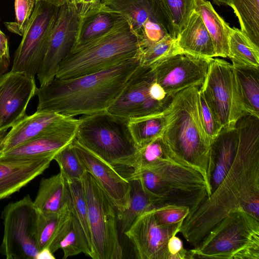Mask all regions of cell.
<instances>
[{"mask_svg": "<svg viewBox=\"0 0 259 259\" xmlns=\"http://www.w3.org/2000/svg\"><path fill=\"white\" fill-rule=\"evenodd\" d=\"M72 144L85 171L96 180L117 211L127 209L130 204V182L110 164L80 144L75 138Z\"/></svg>", "mask_w": 259, "mask_h": 259, "instance_id": "cell-18", "label": "cell"}, {"mask_svg": "<svg viewBox=\"0 0 259 259\" xmlns=\"http://www.w3.org/2000/svg\"><path fill=\"white\" fill-rule=\"evenodd\" d=\"M234 68L244 111L247 114L259 117L258 68L234 67Z\"/></svg>", "mask_w": 259, "mask_h": 259, "instance_id": "cell-31", "label": "cell"}, {"mask_svg": "<svg viewBox=\"0 0 259 259\" xmlns=\"http://www.w3.org/2000/svg\"><path fill=\"white\" fill-rule=\"evenodd\" d=\"M0 56L10 60L8 40L6 35L0 30Z\"/></svg>", "mask_w": 259, "mask_h": 259, "instance_id": "cell-45", "label": "cell"}, {"mask_svg": "<svg viewBox=\"0 0 259 259\" xmlns=\"http://www.w3.org/2000/svg\"><path fill=\"white\" fill-rule=\"evenodd\" d=\"M130 182L131 189L129 206L124 211H117V221L122 234L142 214L158 207L154 198L144 189L139 180Z\"/></svg>", "mask_w": 259, "mask_h": 259, "instance_id": "cell-29", "label": "cell"}, {"mask_svg": "<svg viewBox=\"0 0 259 259\" xmlns=\"http://www.w3.org/2000/svg\"><path fill=\"white\" fill-rule=\"evenodd\" d=\"M102 3L126 19L138 37L142 51L168 35L159 18L154 0H102Z\"/></svg>", "mask_w": 259, "mask_h": 259, "instance_id": "cell-16", "label": "cell"}, {"mask_svg": "<svg viewBox=\"0 0 259 259\" xmlns=\"http://www.w3.org/2000/svg\"><path fill=\"white\" fill-rule=\"evenodd\" d=\"M142 47L130 24L71 51L55 77L70 79L114 67L140 57Z\"/></svg>", "mask_w": 259, "mask_h": 259, "instance_id": "cell-7", "label": "cell"}, {"mask_svg": "<svg viewBox=\"0 0 259 259\" xmlns=\"http://www.w3.org/2000/svg\"><path fill=\"white\" fill-rule=\"evenodd\" d=\"M218 5H225L229 6V0H213Z\"/></svg>", "mask_w": 259, "mask_h": 259, "instance_id": "cell-49", "label": "cell"}, {"mask_svg": "<svg viewBox=\"0 0 259 259\" xmlns=\"http://www.w3.org/2000/svg\"><path fill=\"white\" fill-rule=\"evenodd\" d=\"M155 80L151 65L140 64L107 111L128 118L163 113L174 96L161 101L152 99L149 91Z\"/></svg>", "mask_w": 259, "mask_h": 259, "instance_id": "cell-13", "label": "cell"}, {"mask_svg": "<svg viewBox=\"0 0 259 259\" xmlns=\"http://www.w3.org/2000/svg\"><path fill=\"white\" fill-rule=\"evenodd\" d=\"M196 0H154L159 18L168 35L177 38L195 10Z\"/></svg>", "mask_w": 259, "mask_h": 259, "instance_id": "cell-27", "label": "cell"}, {"mask_svg": "<svg viewBox=\"0 0 259 259\" xmlns=\"http://www.w3.org/2000/svg\"><path fill=\"white\" fill-rule=\"evenodd\" d=\"M228 47V58L234 67H259V47L240 29L229 26Z\"/></svg>", "mask_w": 259, "mask_h": 259, "instance_id": "cell-30", "label": "cell"}, {"mask_svg": "<svg viewBox=\"0 0 259 259\" xmlns=\"http://www.w3.org/2000/svg\"><path fill=\"white\" fill-rule=\"evenodd\" d=\"M200 87H189L175 95L164 112L166 125L161 137L178 163L202 175L210 192L208 167L211 141L200 115Z\"/></svg>", "mask_w": 259, "mask_h": 259, "instance_id": "cell-3", "label": "cell"}, {"mask_svg": "<svg viewBox=\"0 0 259 259\" xmlns=\"http://www.w3.org/2000/svg\"><path fill=\"white\" fill-rule=\"evenodd\" d=\"M168 259H188V251L182 240L176 235L172 236L167 243Z\"/></svg>", "mask_w": 259, "mask_h": 259, "instance_id": "cell-42", "label": "cell"}, {"mask_svg": "<svg viewBox=\"0 0 259 259\" xmlns=\"http://www.w3.org/2000/svg\"><path fill=\"white\" fill-rule=\"evenodd\" d=\"M158 223L163 227H170L183 224L189 214L188 207L176 205H163L154 209Z\"/></svg>", "mask_w": 259, "mask_h": 259, "instance_id": "cell-40", "label": "cell"}, {"mask_svg": "<svg viewBox=\"0 0 259 259\" xmlns=\"http://www.w3.org/2000/svg\"><path fill=\"white\" fill-rule=\"evenodd\" d=\"M235 127L239 142L233 164L218 188L181 227L180 232L193 247L235 210L259 220V117L245 114Z\"/></svg>", "mask_w": 259, "mask_h": 259, "instance_id": "cell-1", "label": "cell"}, {"mask_svg": "<svg viewBox=\"0 0 259 259\" xmlns=\"http://www.w3.org/2000/svg\"><path fill=\"white\" fill-rule=\"evenodd\" d=\"M177 41L181 53L204 58L217 57L211 37L200 14L195 11Z\"/></svg>", "mask_w": 259, "mask_h": 259, "instance_id": "cell-25", "label": "cell"}, {"mask_svg": "<svg viewBox=\"0 0 259 259\" xmlns=\"http://www.w3.org/2000/svg\"><path fill=\"white\" fill-rule=\"evenodd\" d=\"M188 258L259 259V220L238 209L217 223Z\"/></svg>", "mask_w": 259, "mask_h": 259, "instance_id": "cell-6", "label": "cell"}, {"mask_svg": "<svg viewBox=\"0 0 259 259\" xmlns=\"http://www.w3.org/2000/svg\"><path fill=\"white\" fill-rule=\"evenodd\" d=\"M72 143L59 151L53 159L58 163L60 172L66 182L81 180L85 172Z\"/></svg>", "mask_w": 259, "mask_h": 259, "instance_id": "cell-36", "label": "cell"}, {"mask_svg": "<svg viewBox=\"0 0 259 259\" xmlns=\"http://www.w3.org/2000/svg\"><path fill=\"white\" fill-rule=\"evenodd\" d=\"M154 209L139 216L124 233L132 243L138 259H168V240L180 232L182 225L161 226L155 219Z\"/></svg>", "mask_w": 259, "mask_h": 259, "instance_id": "cell-15", "label": "cell"}, {"mask_svg": "<svg viewBox=\"0 0 259 259\" xmlns=\"http://www.w3.org/2000/svg\"><path fill=\"white\" fill-rule=\"evenodd\" d=\"M40 258L55 259V257L49 249L45 248L41 250L38 253L37 259Z\"/></svg>", "mask_w": 259, "mask_h": 259, "instance_id": "cell-47", "label": "cell"}, {"mask_svg": "<svg viewBox=\"0 0 259 259\" xmlns=\"http://www.w3.org/2000/svg\"><path fill=\"white\" fill-rule=\"evenodd\" d=\"M35 1H41L48 3L52 4L53 5L60 7L66 3H67L69 0H35Z\"/></svg>", "mask_w": 259, "mask_h": 259, "instance_id": "cell-48", "label": "cell"}, {"mask_svg": "<svg viewBox=\"0 0 259 259\" xmlns=\"http://www.w3.org/2000/svg\"><path fill=\"white\" fill-rule=\"evenodd\" d=\"M79 121V119L70 117L39 136L0 153V159L21 160L54 157L59 151L73 141Z\"/></svg>", "mask_w": 259, "mask_h": 259, "instance_id": "cell-19", "label": "cell"}, {"mask_svg": "<svg viewBox=\"0 0 259 259\" xmlns=\"http://www.w3.org/2000/svg\"><path fill=\"white\" fill-rule=\"evenodd\" d=\"M126 179L139 180L158 207H188L190 213L186 219L210 195L209 187L198 171L173 161H161L151 167L133 171Z\"/></svg>", "mask_w": 259, "mask_h": 259, "instance_id": "cell-4", "label": "cell"}, {"mask_svg": "<svg viewBox=\"0 0 259 259\" xmlns=\"http://www.w3.org/2000/svg\"><path fill=\"white\" fill-rule=\"evenodd\" d=\"M37 212L29 194L7 204L2 218L4 234L0 251L8 259H37Z\"/></svg>", "mask_w": 259, "mask_h": 259, "instance_id": "cell-11", "label": "cell"}, {"mask_svg": "<svg viewBox=\"0 0 259 259\" xmlns=\"http://www.w3.org/2000/svg\"><path fill=\"white\" fill-rule=\"evenodd\" d=\"M35 0H15V21L5 22L11 32L22 36L33 12Z\"/></svg>", "mask_w": 259, "mask_h": 259, "instance_id": "cell-39", "label": "cell"}, {"mask_svg": "<svg viewBox=\"0 0 259 259\" xmlns=\"http://www.w3.org/2000/svg\"><path fill=\"white\" fill-rule=\"evenodd\" d=\"M238 142L239 135L235 126L223 128L211 142L208 167L211 194L218 188L233 164Z\"/></svg>", "mask_w": 259, "mask_h": 259, "instance_id": "cell-21", "label": "cell"}, {"mask_svg": "<svg viewBox=\"0 0 259 259\" xmlns=\"http://www.w3.org/2000/svg\"><path fill=\"white\" fill-rule=\"evenodd\" d=\"M10 63V60L5 59L0 56V76L8 71Z\"/></svg>", "mask_w": 259, "mask_h": 259, "instance_id": "cell-46", "label": "cell"}, {"mask_svg": "<svg viewBox=\"0 0 259 259\" xmlns=\"http://www.w3.org/2000/svg\"><path fill=\"white\" fill-rule=\"evenodd\" d=\"M200 90L223 128L235 126L247 113L240 99L234 67L225 60L212 58Z\"/></svg>", "mask_w": 259, "mask_h": 259, "instance_id": "cell-10", "label": "cell"}, {"mask_svg": "<svg viewBox=\"0 0 259 259\" xmlns=\"http://www.w3.org/2000/svg\"><path fill=\"white\" fill-rule=\"evenodd\" d=\"M140 65V57L102 71L70 79L55 77L37 88L36 112L68 117L107 111Z\"/></svg>", "mask_w": 259, "mask_h": 259, "instance_id": "cell-2", "label": "cell"}, {"mask_svg": "<svg viewBox=\"0 0 259 259\" xmlns=\"http://www.w3.org/2000/svg\"><path fill=\"white\" fill-rule=\"evenodd\" d=\"M164 161L178 163L162 137L160 136L139 148L132 172L151 167Z\"/></svg>", "mask_w": 259, "mask_h": 259, "instance_id": "cell-35", "label": "cell"}, {"mask_svg": "<svg viewBox=\"0 0 259 259\" xmlns=\"http://www.w3.org/2000/svg\"><path fill=\"white\" fill-rule=\"evenodd\" d=\"M36 89L34 77L24 73L11 71L0 76V132L7 131L26 115Z\"/></svg>", "mask_w": 259, "mask_h": 259, "instance_id": "cell-17", "label": "cell"}, {"mask_svg": "<svg viewBox=\"0 0 259 259\" xmlns=\"http://www.w3.org/2000/svg\"><path fill=\"white\" fill-rule=\"evenodd\" d=\"M66 182L70 194L72 211L81 225L91 249L88 205L81 180H75Z\"/></svg>", "mask_w": 259, "mask_h": 259, "instance_id": "cell-37", "label": "cell"}, {"mask_svg": "<svg viewBox=\"0 0 259 259\" xmlns=\"http://www.w3.org/2000/svg\"><path fill=\"white\" fill-rule=\"evenodd\" d=\"M36 212L35 236L39 252L48 248L54 253L59 249V243L70 222L72 216L70 198L58 213L44 214L37 210Z\"/></svg>", "mask_w": 259, "mask_h": 259, "instance_id": "cell-24", "label": "cell"}, {"mask_svg": "<svg viewBox=\"0 0 259 259\" xmlns=\"http://www.w3.org/2000/svg\"><path fill=\"white\" fill-rule=\"evenodd\" d=\"M181 53L177 38L169 35L144 49L140 56V64L150 66L164 58Z\"/></svg>", "mask_w": 259, "mask_h": 259, "instance_id": "cell-38", "label": "cell"}, {"mask_svg": "<svg viewBox=\"0 0 259 259\" xmlns=\"http://www.w3.org/2000/svg\"><path fill=\"white\" fill-rule=\"evenodd\" d=\"M79 7L81 15H84L99 8L102 0H72Z\"/></svg>", "mask_w": 259, "mask_h": 259, "instance_id": "cell-43", "label": "cell"}, {"mask_svg": "<svg viewBox=\"0 0 259 259\" xmlns=\"http://www.w3.org/2000/svg\"><path fill=\"white\" fill-rule=\"evenodd\" d=\"M60 7L35 1L22 40L16 50L11 71L34 77L47 53Z\"/></svg>", "mask_w": 259, "mask_h": 259, "instance_id": "cell-9", "label": "cell"}, {"mask_svg": "<svg viewBox=\"0 0 259 259\" xmlns=\"http://www.w3.org/2000/svg\"><path fill=\"white\" fill-rule=\"evenodd\" d=\"M63 251V258L83 253L91 255V249L87 236L77 219L72 211L69 225L59 245Z\"/></svg>", "mask_w": 259, "mask_h": 259, "instance_id": "cell-34", "label": "cell"}, {"mask_svg": "<svg viewBox=\"0 0 259 259\" xmlns=\"http://www.w3.org/2000/svg\"><path fill=\"white\" fill-rule=\"evenodd\" d=\"M238 17L241 31L259 47V0H229Z\"/></svg>", "mask_w": 259, "mask_h": 259, "instance_id": "cell-33", "label": "cell"}, {"mask_svg": "<svg viewBox=\"0 0 259 259\" xmlns=\"http://www.w3.org/2000/svg\"><path fill=\"white\" fill-rule=\"evenodd\" d=\"M6 131H3L0 132V143L1 142L2 140L3 139L4 136L6 134Z\"/></svg>", "mask_w": 259, "mask_h": 259, "instance_id": "cell-50", "label": "cell"}, {"mask_svg": "<svg viewBox=\"0 0 259 259\" xmlns=\"http://www.w3.org/2000/svg\"><path fill=\"white\" fill-rule=\"evenodd\" d=\"M195 11L198 13L211 37L217 57L229 56V25L216 12L207 0H196Z\"/></svg>", "mask_w": 259, "mask_h": 259, "instance_id": "cell-28", "label": "cell"}, {"mask_svg": "<svg viewBox=\"0 0 259 259\" xmlns=\"http://www.w3.org/2000/svg\"><path fill=\"white\" fill-rule=\"evenodd\" d=\"M128 24L122 14L102 4L97 9L81 15L77 41L72 51Z\"/></svg>", "mask_w": 259, "mask_h": 259, "instance_id": "cell-23", "label": "cell"}, {"mask_svg": "<svg viewBox=\"0 0 259 259\" xmlns=\"http://www.w3.org/2000/svg\"><path fill=\"white\" fill-rule=\"evenodd\" d=\"M213 58L179 53L151 65L156 81L168 96L203 83Z\"/></svg>", "mask_w": 259, "mask_h": 259, "instance_id": "cell-14", "label": "cell"}, {"mask_svg": "<svg viewBox=\"0 0 259 259\" xmlns=\"http://www.w3.org/2000/svg\"><path fill=\"white\" fill-rule=\"evenodd\" d=\"M199 111L202 125L211 142L223 128L205 100L200 89L199 91Z\"/></svg>", "mask_w": 259, "mask_h": 259, "instance_id": "cell-41", "label": "cell"}, {"mask_svg": "<svg viewBox=\"0 0 259 259\" xmlns=\"http://www.w3.org/2000/svg\"><path fill=\"white\" fill-rule=\"evenodd\" d=\"M81 17L79 7L72 0L60 6L47 53L36 74L40 86L55 77L61 62L74 49Z\"/></svg>", "mask_w": 259, "mask_h": 259, "instance_id": "cell-12", "label": "cell"}, {"mask_svg": "<svg viewBox=\"0 0 259 259\" xmlns=\"http://www.w3.org/2000/svg\"><path fill=\"white\" fill-rule=\"evenodd\" d=\"M69 199L67 182L59 172L41 179L33 204L38 212L51 214L59 212Z\"/></svg>", "mask_w": 259, "mask_h": 259, "instance_id": "cell-26", "label": "cell"}, {"mask_svg": "<svg viewBox=\"0 0 259 259\" xmlns=\"http://www.w3.org/2000/svg\"><path fill=\"white\" fill-rule=\"evenodd\" d=\"M129 119L107 111L82 116L75 139L116 170L132 171L139 148L131 133Z\"/></svg>", "mask_w": 259, "mask_h": 259, "instance_id": "cell-5", "label": "cell"}, {"mask_svg": "<svg viewBox=\"0 0 259 259\" xmlns=\"http://www.w3.org/2000/svg\"><path fill=\"white\" fill-rule=\"evenodd\" d=\"M88 205L93 259H121L123 248L118 237L117 210L96 180L85 171L81 179Z\"/></svg>", "mask_w": 259, "mask_h": 259, "instance_id": "cell-8", "label": "cell"}, {"mask_svg": "<svg viewBox=\"0 0 259 259\" xmlns=\"http://www.w3.org/2000/svg\"><path fill=\"white\" fill-rule=\"evenodd\" d=\"M164 112L159 114L130 118L129 128L139 148L162 135L166 125Z\"/></svg>", "mask_w": 259, "mask_h": 259, "instance_id": "cell-32", "label": "cell"}, {"mask_svg": "<svg viewBox=\"0 0 259 259\" xmlns=\"http://www.w3.org/2000/svg\"><path fill=\"white\" fill-rule=\"evenodd\" d=\"M68 116L56 112H36L26 115L13 125L0 143V153L15 148L53 128Z\"/></svg>", "mask_w": 259, "mask_h": 259, "instance_id": "cell-22", "label": "cell"}, {"mask_svg": "<svg viewBox=\"0 0 259 259\" xmlns=\"http://www.w3.org/2000/svg\"><path fill=\"white\" fill-rule=\"evenodd\" d=\"M149 93L152 99L158 101L164 100L168 97L172 96L167 95L163 88L155 80L151 84Z\"/></svg>", "mask_w": 259, "mask_h": 259, "instance_id": "cell-44", "label": "cell"}, {"mask_svg": "<svg viewBox=\"0 0 259 259\" xmlns=\"http://www.w3.org/2000/svg\"><path fill=\"white\" fill-rule=\"evenodd\" d=\"M54 157L21 160L0 159V200L19 191L42 174L49 167Z\"/></svg>", "mask_w": 259, "mask_h": 259, "instance_id": "cell-20", "label": "cell"}]
</instances>
